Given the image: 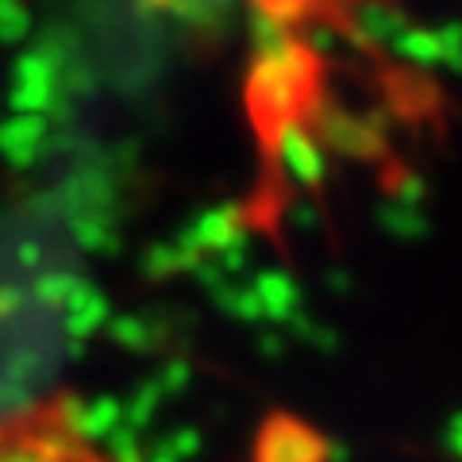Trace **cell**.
I'll list each match as a JSON object with an SVG mask.
<instances>
[{"mask_svg":"<svg viewBox=\"0 0 462 462\" xmlns=\"http://www.w3.org/2000/svg\"><path fill=\"white\" fill-rule=\"evenodd\" d=\"M0 462H124L78 397L47 393L0 412Z\"/></svg>","mask_w":462,"mask_h":462,"instance_id":"1","label":"cell"},{"mask_svg":"<svg viewBox=\"0 0 462 462\" xmlns=\"http://www.w3.org/2000/svg\"><path fill=\"white\" fill-rule=\"evenodd\" d=\"M147 12L154 16H166V20H178V23H212L236 12L243 0H139Z\"/></svg>","mask_w":462,"mask_h":462,"instance_id":"2","label":"cell"}]
</instances>
